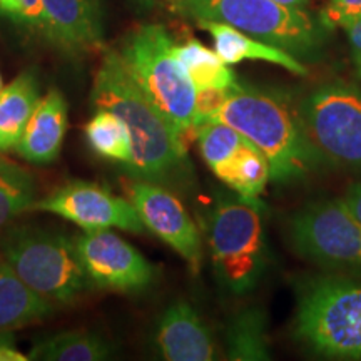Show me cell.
<instances>
[{"mask_svg": "<svg viewBox=\"0 0 361 361\" xmlns=\"http://www.w3.org/2000/svg\"><path fill=\"white\" fill-rule=\"evenodd\" d=\"M92 102L123 121L129 133L130 178L186 191L194 173L184 139L152 106L129 74L119 51H107L96 72Z\"/></svg>", "mask_w": 361, "mask_h": 361, "instance_id": "6da1fadb", "label": "cell"}, {"mask_svg": "<svg viewBox=\"0 0 361 361\" xmlns=\"http://www.w3.org/2000/svg\"><path fill=\"white\" fill-rule=\"evenodd\" d=\"M214 121L231 126L263 152L269 180L278 186L296 183L322 166L301 128L298 101L284 90L236 80Z\"/></svg>", "mask_w": 361, "mask_h": 361, "instance_id": "7a4b0ae2", "label": "cell"}, {"mask_svg": "<svg viewBox=\"0 0 361 361\" xmlns=\"http://www.w3.org/2000/svg\"><path fill=\"white\" fill-rule=\"evenodd\" d=\"M296 340L331 360H361V281L322 274L298 286Z\"/></svg>", "mask_w": 361, "mask_h": 361, "instance_id": "3957f363", "label": "cell"}, {"mask_svg": "<svg viewBox=\"0 0 361 361\" xmlns=\"http://www.w3.org/2000/svg\"><path fill=\"white\" fill-rule=\"evenodd\" d=\"M173 6L194 20L233 25L251 37L283 49L296 59L316 61L328 32L305 8L274 0H176Z\"/></svg>", "mask_w": 361, "mask_h": 361, "instance_id": "277c9868", "label": "cell"}, {"mask_svg": "<svg viewBox=\"0 0 361 361\" xmlns=\"http://www.w3.org/2000/svg\"><path fill=\"white\" fill-rule=\"evenodd\" d=\"M174 40L162 25L147 24L128 35L119 49L129 74L152 106L186 142L194 133L196 89L176 59Z\"/></svg>", "mask_w": 361, "mask_h": 361, "instance_id": "5b68a950", "label": "cell"}, {"mask_svg": "<svg viewBox=\"0 0 361 361\" xmlns=\"http://www.w3.org/2000/svg\"><path fill=\"white\" fill-rule=\"evenodd\" d=\"M263 207L223 196L207 221V239L216 276L234 295L255 290L268 266Z\"/></svg>", "mask_w": 361, "mask_h": 361, "instance_id": "8992f818", "label": "cell"}, {"mask_svg": "<svg viewBox=\"0 0 361 361\" xmlns=\"http://www.w3.org/2000/svg\"><path fill=\"white\" fill-rule=\"evenodd\" d=\"M298 116L322 164L361 174V89L328 82L298 99Z\"/></svg>", "mask_w": 361, "mask_h": 361, "instance_id": "52a82bcc", "label": "cell"}, {"mask_svg": "<svg viewBox=\"0 0 361 361\" xmlns=\"http://www.w3.org/2000/svg\"><path fill=\"white\" fill-rule=\"evenodd\" d=\"M2 258L30 290L47 301L69 303L90 279L74 241L42 229H13L2 241Z\"/></svg>", "mask_w": 361, "mask_h": 361, "instance_id": "ba28073f", "label": "cell"}, {"mask_svg": "<svg viewBox=\"0 0 361 361\" xmlns=\"http://www.w3.org/2000/svg\"><path fill=\"white\" fill-rule=\"evenodd\" d=\"M293 250L322 268L361 273V223L343 200L314 201L290 221Z\"/></svg>", "mask_w": 361, "mask_h": 361, "instance_id": "9c48e42d", "label": "cell"}, {"mask_svg": "<svg viewBox=\"0 0 361 361\" xmlns=\"http://www.w3.org/2000/svg\"><path fill=\"white\" fill-rule=\"evenodd\" d=\"M34 209L61 216L84 231L117 228L141 234L146 229L129 200L87 180L66 184L42 201H35Z\"/></svg>", "mask_w": 361, "mask_h": 361, "instance_id": "30bf717a", "label": "cell"}, {"mask_svg": "<svg viewBox=\"0 0 361 361\" xmlns=\"http://www.w3.org/2000/svg\"><path fill=\"white\" fill-rule=\"evenodd\" d=\"M74 245L90 283L102 290L137 293L154 279V266L111 229L85 231Z\"/></svg>", "mask_w": 361, "mask_h": 361, "instance_id": "8fae6325", "label": "cell"}, {"mask_svg": "<svg viewBox=\"0 0 361 361\" xmlns=\"http://www.w3.org/2000/svg\"><path fill=\"white\" fill-rule=\"evenodd\" d=\"M126 194L142 224L191 264H201V236L191 216L171 189L144 179H129Z\"/></svg>", "mask_w": 361, "mask_h": 361, "instance_id": "7c38bea8", "label": "cell"}, {"mask_svg": "<svg viewBox=\"0 0 361 361\" xmlns=\"http://www.w3.org/2000/svg\"><path fill=\"white\" fill-rule=\"evenodd\" d=\"M44 35L66 52H87L102 45L101 0H42Z\"/></svg>", "mask_w": 361, "mask_h": 361, "instance_id": "4fadbf2b", "label": "cell"}, {"mask_svg": "<svg viewBox=\"0 0 361 361\" xmlns=\"http://www.w3.org/2000/svg\"><path fill=\"white\" fill-rule=\"evenodd\" d=\"M154 343L169 361H211L218 358L209 329L186 301L173 303L161 316Z\"/></svg>", "mask_w": 361, "mask_h": 361, "instance_id": "5bb4252c", "label": "cell"}, {"mask_svg": "<svg viewBox=\"0 0 361 361\" xmlns=\"http://www.w3.org/2000/svg\"><path fill=\"white\" fill-rule=\"evenodd\" d=\"M67 133V104L61 90L51 89L37 106L22 133L16 151L32 164H49L61 154Z\"/></svg>", "mask_w": 361, "mask_h": 361, "instance_id": "9a60e30c", "label": "cell"}, {"mask_svg": "<svg viewBox=\"0 0 361 361\" xmlns=\"http://www.w3.org/2000/svg\"><path fill=\"white\" fill-rule=\"evenodd\" d=\"M201 29L213 37L214 51L228 66L239 64L243 61H261L284 67L296 75H306L308 69L301 64L300 59L274 45L266 44L247 35L236 27L216 20H196Z\"/></svg>", "mask_w": 361, "mask_h": 361, "instance_id": "2e32d148", "label": "cell"}, {"mask_svg": "<svg viewBox=\"0 0 361 361\" xmlns=\"http://www.w3.org/2000/svg\"><path fill=\"white\" fill-rule=\"evenodd\" d=\"M47 300L30 290L6 259L0 258V333H11L51 316Z\"/></svg>", "mask_w": 361, "mask_h": 361, "instance_id": "e0dca14e", "label": "cell"}, {"mask_svg": "<svg viewBox=\"0 0 361 361\" xmlns=\"http://www.w3.org/2000/svg\"><path fill=\"white\" fill-rule=\"evenodd\" d=\"M39 84L32 72H22L0 90V152L16 149L39 102Z\"/></svg>", "mask_w": 361, "mask_h": 361, "instance_id": "ac0fdd59", "label": "cell"}, {"mask_svg": "<svg viewBox=\"0 0 361 361\" xmlns=\"http://www.w3.org/2000/svg\"><path fill=\"white\" fill-rule=\"evenodd\" d=\"M214 174L243 201L256 207H264L259 197L269 180V162L255 144L246 141L238 154L221 166Z\"/></svg>", "mask_w": 361, "mask_h": 361, "instance_id": "d6986e66", "label": "cell"}, {"mask_svg": "<svg viewBox=\"0 0 361 361\" xmlns=\"http://www.w3.org/2000/svg\"><path fill=\"white\" fill-rule=\"evenodd\" d=\"M173 52L183 66L194 89L229 90L236 84V75L226 62L200 40L191 39L184 44H174Z\"/></svg>", "mask_w": 361, "mask_h": 361, "instance_id": "ffe728a7", "label": "cell"}, {"mask_svg": "<svg viewBox=\"0 0 361 361\" xmlns=\"http://www.w3.org/2000/svg\"><path fill=\"white\" fill-rule=\"evenodd\" d=\"M229 360L263 361L269 360L268 316L263 310L250 308L233 318L226 329Z\"/></svg>", "mask_w": 361, "mask_h": 361, "instance_id": "44dd1931", "label": "cell"}, {"mask_svg": "<svg viewBox=\"0 0 361 361\" xmlns=\"http://www.w3.org/2000/svg\"><path fill=\"white\" fill-rule=\"evenodd\" d=\"M112 350L104 338L89 331H67L35 345L29 360L49 361H101L111 356Z\"/></svg>", "mask_w": 361, "mask_h": 361, "instance_id": "7402d4cb", "label": "cell"}, {"mask_svg": "<svg viewBox=\"0 0 361 361\" xmlns=\"http://www.w3.org/2000/svg\"><path fill=\"white\" fill-rule=\"evenodd\" d=\"M35 204L32 174L0 156V229Z\"/></svg>", "mask_w": 361, "mask_h": 361, "instance_id": "603a6c76", "label": "cell"}, {"mask_svg": "<svg viewBox=\"0 0 361 361\" xmlns=\"http://www.w3.org/2000/svg\"><path fill=\"white\" fill-rule=\"evenodd\" d=\"M85 137L96 154L106 157V159L123 162L124 166L129 162V133L123 121L114 112L97 109L92 119L85 126Z\"/></svg>", "mask_w": 361, "mask_h": 361, "instance_id": "cb8c5ba5", "label": "cell"}, {"mask_svg": "<svg viewBox=\"0 0 361 361\" xmlns=\"http://www.w3.org/2000/svg\"><path fill=\"white\" fill-rule=\"evenodd\" d=\"M194 134L200 142L202 159L213 173L236 156L246 142V139L236 129L221 121H206V123L197 124Z\"/></svg>", "mask_w": 361, "mask_h": 361, "instance_id": "d4e9b609", "label": "cell"}, {"mask_svg": "<svg viewBox=\"0 0 361 361\" xmlns=\"http://www.w3.org/2000/svg\"><path fill=\"white\" fill-rule=\"evenodd\" d=\"M316 19L328 34L336 29L346 30L361 20V0H328Z\"/></svg>", "mask_w": 361, "mask_h": 361, "instance_id": "484cf974", "label": "cell"}, {"mask_svg": "<svg viewBox=\"0 0 361 361\" xmlns=\"http://www.w3.org/2000/svg\"><path fill=\"white\" fill-rule=\"evenodd\" d=\"M0 16L25 29L44 32L42 0H0Z\"/></svg>", "mask_w": 361, "mask_h": 361, "instance_id": "4316f807", "label": "cell"}, {"mask_svg": "<svg viewBox=\"0 0 361 361\" xmlns=\"http://www.w3.org/2000/svg\"><path fill=\"white\" fill-rule=\"evenodd\" d=\"M346 34H348L351 59H353L356 75L361 79V20L348 27V29H346Z\"/></svg>", "mask_w": 361, "mask_h": 361, "instance_id": "83f0119b", "label": "cell"}, {"mask_svg": "<svg viewBox=\"0 0 361 361\" xmlns=\"http://www.w3.org/2000/svg\"><path fill=\"white\" fill-rule=\"evenodd\" d=\"M29 356L20 353L13 345L11 333H0V361H27Z\"/></svg>", "mask_w": 361, "mask_h": 361, "instance_id": "f1b7e54d", "label": "cell"}, {"mask_svg": "<svg viewBox=\"0 0 361 361\" xmlns=\"http://www.w3.org/2000/svg\"><path fill=\"white\" fill-rule=\"evenodd\" d=\"M346 207L355 214V218L361 223V183H355L346 189L345 196L341 197Z\"/></svg>", "mask_w": 361, "mask_h": 361, "instance_id": "f546056e", "label": "cell"}, {"mask_svg": "<svg viewBox=\"0 0 361 361\" xmlns=\"http://www.w3.org/2000/svg\"><path fill=\"white\" fill-rule=\"evenodd\" d=\"M274 2H279V4H283V6H288V7L305 8L311 2V0H274Z\"/></svg>", "mask_w": 361, "mask_h": 361, "instance_id": "4dcf8cb0", "label": "cell"}, {"mask_svg": "<svg viewBox=\"0 0 361 361\" xmlns=\"http://www.w3.org/2000/svg\"><path fill=\"white\" fill-rule=\"evenodd\" d=\"M133 2H135L137 6H141L144 8H151L152 6H156L157 0H133Z\"/></svg>", "mask_w": 361, "mask_h": 361, "instance_id": "1f68e13d", "label": "cell"}, {"mask_svg": "<svg viewBox=\"0 0 361 361\" xmlns=\"http://www.w3.org/2000/svg\"><path fill=\"white\" fill-rule=\"evenodd\" d=\"M4 89V82H2V75H0V90Z\"/></svg>", "mask_w": 361, "mask_h": 361, "instance_id": "d6a6232c", "label": "cell"}, {"mask_svg": "<svg viewBox=\"0 0 361 361\" xmlns=\"http://www.w3.org/2000/svg\"><path fill=\"white\" fill-rule=\"evenodd\" d=\"M171 2H173V4H174V2H176V0H171Z\"/></svg>", "mask_w": 361, "mask_h": 361, "instance_id": "836d02e7", "label": "cell"}]
</instances>
